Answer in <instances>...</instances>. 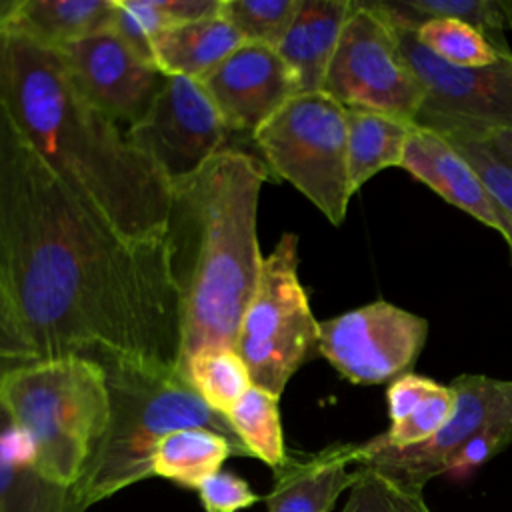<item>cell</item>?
Here are the masks:
<instances>
[{
    "label": "cell",
    "mask_w": 512,
    "mask_h": 512,
    "mask_svg": "<svg viewBox=\"0 0 512 512\" xmlns=\"http://www.w3.org/2000/svg\"><path fill=\"white\" fill-rule=\"evenodd\" d=\"M0 280L38 360L176 370L180 304L164 242H134L86 206L0 102Z\"/></svg>",
    "instance_id": "obj_1"
},
{
    "label": "cell",
    "mask_w": 512,
    "mask_h": 512,
    "mask_svg": "<svg viewBox=\"0 0 512 512\" xmlns=\"http://www.w3.org/2000/svg\"><path fill=\"white\" fill-rule=\"evenodd\" d=\"M0 102L44 162L118 234L164 242L170 182L84 96L56 50L0 30Z\"/></svg>",
    "instance_id": "obj_2"
},
{
    "label": "cell",
    "mask_w": 512,
    "mask_h": 512,
    "mask_svg": "<svg viewBox=\"0 0 512 512\" xmlns=\"http://www.w3.org/2000/svg\"><path fill=\"white\" fill-rule=\"evenodd\" d=\"M268 176L262 160L228 146L170 184L164 244L180 304L176 374L192 354L236 344L264 260L256 216Z\"/></svg>",
    "instance_id": "obj_3"
},
{
    "label": "cell",
    "mask_w": 512,
    "mask_h": 512,
    "mask_svg": "<svg viewBox=\"0 0 512 512\" xmlns=\"http://www.w3.org/2000/svg\"><path fill=\"white\" fill-rule=\"evenodd\" d=\"M0 408L30 442L36 470L76 486L108 426L106 370L86 356L10 364L0 372Z\"/></svg>",
    "instance_id": "obj_4"
},
{
    "label": "cell",
    "mask_w": 512,
    "mask_h": 512,
    "mask_svg": "<svg viewBox=\"0 0 512 512\" xmlns=\"http://www.w3.org/2000/svg\"><path fill=\"white\" fill-rule=\"evenodd\" d=\"M100 364L106 370L110 418L84 478L76 484L88 506L152 476L154 448L174 430L210 428L246 450L228 420L174 368L134 360Z\"/></svg>",
    "instance_id": "obj_5"
},
{
    "label": "cell",
    "mask_w": 512,
    "mask_h": 512,
    "mask_svg": "<svg viewBox=\"0 0 512 512\" xmlns=\"http://www.w3.org/2000/svg\"><path fill=\"white\" fill-rule=\"evenodd\" d=\"M268 172L290 182L330 224L340 226L352 198L346 108L326 92L292 96L252 136Z\"/></svg>",
    "instance_id": "obj_6"
},
{
    "label": "cell",
    "mask_w": 512,
    "mask_h": 512,
    "mask_svg": "<svg viewBox=\"0 0 512 512\" xmlns=\"http://www.w3.org/2000/svg\"><path fill=\"white\" fill-rule=\"evenodd\" d=\"M318 324L298 278V236L284 232L262 260L234 344L252 384L280 396L294 372L318 352Z\"/></svg>",
    "instance_id": "obj_7"
},
{
    "label": "cell",
    "mask_w": 512,
    "mask_h": 512,
    "mask_svg": "<svg viewBox=\"0 0 512 512\" xmlns=\"http://www.w3.org/2000/svg\"><path fill=\"white\" fill-rule=\"evenodd\" d=\"M322 92L344 108L416 118L422 86L406 64L396 28L378 0H352Z\"/></svg>",
    "instance_id": "obj_8"
},
{
    "label": "cell",
    "mask_w": 512,
    "mask_h": 512,
    "mask_svg": "<svg viewBox=\"0 0 512 512\" xmlns=\"http://www.w3.org/2000/svg\"><path fill=\"white\" fill-rule=\"evenodd\" d=\"M394 28L424 94L414 124L438 134L512 130V54L488 66H454L418 44L412 28Z\"/></svg>",
    "instance_id": "obj_9"
},
{
    "label": "cell",
    "mask_w": 512,
    "mask_h": 512,
    "mask_svg": "<svg viewBox=\"0 0 512 512\" xmlns=\"http://www.w3.org/2000/svg\"><path fill=\"white\" fill-rule=\"evenodd\" d=\"M428 320L376 300L318 324V354L360 386L394 382L418 360Z\"/></svg>",
    "instance_id": "obj_10"
},
{
    "label": "cell",
    "mask_w": 512,
    "mask_h": 512,
    "mask_svg": "<svg viewBox=\"0 0 512 512\" xmlns=\"http://www.w3.org/2000/svg\"><path fill=\"white\" fill-rule=\"evenodd\" d=\"M228 132L198 80L168 76L150 110L126 130V136L172 184L228 148Z\"/></svg>",
    "instance_id": "obj_11"
},
{
    "label": "cell",
    "mask_w": 512,
    "mask_h": 512,
    "mask_svg": "<svg viewBox=\"0 0 512 512\" xmlns=\"http://www.w3.org/2000/svg\"><path fill=\"white\" fill-rule=\"evenodd\" d=\"M450 386L456 392V408L432 438L410 448H392L378 434L362 442L360 464L422 490L428 480L446 474L450 460L494 414L512 404V380L462 374Z\"/></svg>",
    "instance_id": "obj_12"
},
{
    "label": "cell",
    "mask_w": 512,
    "mask_h": 512,
    "mask_svg": "<svg viewBox=\"0 0 512 512\" xmlns=\"http://www.w3.org/2000/svg\"><path fill=\"white\" fill-rule=\"evenodd\" d=\"M76 86L126 130L150 110L166 74L132 52L112 30L54 48Z\"/></svg>",
    "instance_id": "obj_13"
},
{
    "label": "cell",
    "mask_w": 512,
    "mask_h": 512,
    "mask_svg": "<svg viewBox=\"0 0 512 512\" xmlns=\"http://www.w3.org/2000/svg\"><path fill=\"white\" fill-rule=\"evenodd\" d=\"M198 82L226 128L250 138L292 96L300 94L296 78L278 50L256 42H242Z\"/></svg>",
    "instance_id": "obj_14"
},
{
    "label": "cell",
    "mask_w": 512,
    "mask_h": 512,
    "mask_svg": "<svg viewBox=\"0 0 512 512\" xmlns=\"http://www.w3.org/2000/svg\"><path fill=\"white\" fill-rule=\"evenodd\" d=\"M400 168L424 182L448 204L496 230L508 244L512 260V216L496 202L474 166L444 136L414 124Z\"/></svg>",
    "instance_id": "obj_15"
},
{
    "label": "cell",
    "mask_w": 512,
    "mask_h": 512,
    "mask_svg": "<svg viewBox=\"0 0 512 512\" xmlns=\"http://www.w3.org/2000/svg\"><path fill=\"white\" fill-rule=\"evenodd\" d=\"M362 444L338 442L302 458H286L274 470L268 512H330L356 480L350 464L362 462Z\"/></svg>",
    "instance_id": "obj_16"
},
{
    "label": "cell",
    "mask_w": 512,
    "mask_h": 512,
    "mask_svg": "<svg viewBox=\"0 0 512 512\" xmlns=\"http://www.w3.org/2000/svg\"><path fill=\"white\" fill-rule=\"evenodd\" d=\"M352 0H300L276 50L292 70L298 92H320Z\"/></svg>",
    "instance_id": "obj_17"
},
{
    "label": "cell",
    "mask_w": 512,
    "mask_h": 512,
    "mask_svg": "<svg viewBox=\"0 0 512 512\" xmlns=\"http://www.w3.org/2000/svg\"><path fill=\"white\" fill-rule=\"evenodd\" d=\"M114 6V0L0 2V30L54 50L110 30Z\"/></svg>",
    "instance_id": "obj_18"
},
{
    "label": "cell",
    "mask_w": 512,
    "mask_h": 512,
    "mask_svg": "<svg viewBox=\"0 0 512 512\" xmlns=\"http://www.w3.org/2000/svg\"><path fill=\"white\" fill-rule=\"evenodd\" d=\"M76 486H62L34 466L30 442L0 408V512H86Z\"/></svg>",
    "instance_id": "obj_19"
},
{
    "label": "cell",
    "mask_w": 512,
    "mask_h": 512,
    "mask_svg": "<svg viewBox=\"0 0 512 512\" xmlns=\"http://www.w3.org/2000/svg\"><path fill=\"white\" fill-rule=\"evenodd\" d=\"M242 42L236 28L218 14L160 30L152 54L162 74L202 80Z\"/></svg>",
    "instance_id": "obj_20"
},
{
    "label": "cell",
    "mask_w": 512,
    "mask_h": 512,
    "mask_svg": "<svg viewBox=\"0 0 512 512\" xmlns=\"http://www.w3.org/2000/svg\"><path fill=\"white\" fill-rule=\"evenodd\" d=\"M412 120L398 116L346 108L348 178L352 196L380 170L400 166Z\"/></svg>",
    "instance_id": "obj_21"
},
{
    "label": "cell",
    "mask_w": 512,
    "mask_h": 512,
    "mask_svg": "<svg viewBox=\"0 0 512 512\" xmlns=\"http://www.w3.org/2000/svg\"><path fill=\"white\" fill-rule=\"evenodd\" d=\"M228 456H248V452L210 428H182L156 444L150 470L152 476L198 490L208 476L220 472Z\"/></svg>",
    "instance_id": "obj_22"
},
{
    "label": "cell",
    "mask_w": 512,
    "mask_h": 512,
    "mask_svg": "<svg viewBox=\"0 0 512 512\" xmlns=\"http://www.w3.org/2000/svg\"><path fill=\"white\" fill-rule=\"evenodd\" d=\"M388 18L416 28L430 18H454L486 36L498 52H512L504 32L512 28V0H378Z\"/></svg>",
    "instance_id": "obj_23"
},
{
    "label": "cell",
    "mask_w": 512,
    "mask_h": 512,
    "mask_svg": "<svg viewBox=\"0 0 512 512\" xmlns=\"http://www.w3.org/2000/svg\"><path fill=\"white\" fill-rule=\"evenodd\" d=\"M196 394L218 414H226L252 386L250 372L234 348L214 346L192 354L178 370Z\"/></svg>",
    "instance_id": "obj_24"
},
{
    "label": "cell",
    "mask_w": 512,
    "mask_h": 512,
    "mask_svg": "<svg viewBox=\"0 0 512 512\" xmlns=\"http://www.w3.org/2000/svg\"><path fill=\"white\" fill-rule=\"evenodd\" d=\"M278 398L280 396L252 384L248 392L236 402V406L226 414L228 424L248 454L274 470L288 458Z\"/></svg>",
    "instance_id": "obj_25"
},
{
    "label": "cell",
    "mask_w": 512,
    "mask_h": 512,
    "mask_svg": "<svg viewBox=\"0 0 512 512\" xmlns=\"http://www.w3.org/2000/svg\"><path fill=\"white\" fill-rule=\"evenodd\" d=\"M414 34L418 44L454 66H488L504 56L484 34L454 18L424 20L414 28Z\"/></svg>",
    "instance_id": "obj_26"
},
{
    "label": "cell",
    "mask_w": 512,
    "mask_h": 512,
    "mask_svg": "<svg viewBox=\"0 0 512 512\" xmlns=\"http://www.w3.org/2000/svg\"><path fill=\"white\" fill-rule=\"evenodd\" d=\"M342 512H432L422 490L406 486L376 468H356V480Z\"/></svg>",
    "instance_id": "obj_27"
},
{
    "label": "cell",
    "mask_w": 512,
    "mask_h": 512,
    "mask_svg": "<svg viewBox=\"0 0 512 512\" xmlns=\"http://www.w3.org/2000/svg\"><path fill=\"white\" fill-rule=\"evenodd\" d=\"M300 0H222L220 16L230 22L244 42L278 46Z\"/></svg>",
    "instance_id": "obj_28"
},
{
    "label": "cell",
    "mask_w": 512,
    "mask_h": 512,
    "mask_svg": "<svg viewBox=\"0 0 512 512\" xmlns=\"http://www.w3.org/2000/svg\"><path fill=\"white\" fill-rule=\"evenodd\" d=\"M456 408V392L448 384H434V388L412 408V412L400 422L380 434V438L392 448H410L432 438L452 416Z\"/></svg>",
    "instance_id": "obj_29"
},
{
    "label": "cell",
    "mask_w": 512,
    "mask_h": 512,
    "mask_svg": "<svg viewBox=\"0 0 512 512\" xmlns=\"http://www.w3.org/2000/svg\"><path fill=\"white\" fill-rule=\"evenodd\" d=\"M440 136L474 166L496 202L512 216V166L478 134L444 132Z\"/></svg>",
    "instance_id": "obj_30"
},
{
    "label": "cell",
    "mask_w": 512,
    "mask_h": 512,
    "mask_svg": "<svg viewBox=\"0 0 512 512\" xmlns=\"http://www.w3.org/2000/svg\"><path fill=\"white\" fill-rule=\"evenodd\" d=\"M512 444V404L494 414L450 460L446 474L456 480L468 478L476 468Z\"/></svg>",
    "instance_id": "obj_31"
},
{
    "label": "cell",
    "mask_w": 512,
    "mask_h": 512,
    "mask_svg": "<svg viewBox=\"0 0 512 512\" xmlns=\"http://www.w3.org/2000/svg\"><path fill=\"white\" fill-rule=\"evenodd\" d=\"M222 0H122L156 36L160 30L220 14Z\"/></svg>",
    "instance_id": "obj_32"
},
{
    "label": "cell",
    "mask_w": 512,
    "mask_h": 512,
    "mask_svg": "<svg viewBox=\"0 0 512 512\" xmlns=\"http://www.w3.org/2000/svg\"><path fill=\"white\" fill-rule=\"evenodd\" d=\"M198 496L206 512H238L254 506L260 496L232 472H216L198 486Z\"/></svg>",
    "instance_id": "obj_33"
},
{
    "label": "cell",
    "mask_w": 512,
    "mask_h": 512,
    "mask_svg": "<svg viewBox=\"0 0 512 512\" xmlns=\"http://www.w3.org/2000/svg\"><path fill=\"white\" fill-rule=\"evenodd\" d=\"M30 360H38L36 348L32 346L0 280V364H20Z\"/></svg>",
    "instance_id": "obj_34"
},
{
    "label": "cell",
    "mask_w": 512,
    "mask_h": 512,
    "mask_svg": "<svg viewBox=\"0 0 512 512\" xmlns=\"http://www.w3.org/2000/svg\"><path fill=\"white\" fill-rule=\"evenodd\" d=\"M434 384L436 380L420 374H412V372H406L394 382H390L386 390L390 424L406 418L412 412V408L434 388Z\"/></svg>",
    "instance_id": "obj_35"
},
{
    "label": "cell",
    "mask_w": 512,
    "mask_h": 512,
    "mask_svg": "<svg viewBox=\"0 0 512 512\" xmlns=\"http://www.w3.org/2000/svg\"><path fill=\"white\" fill-rule=\"evenodd\" d=\"M478 136H482L500 154V158H504L512 166V130H492Z\"/></svg>",
    "instance_id": "obj_36"
},
{
    "label": "cell",
    "mask_w": 512,
    "mask_h": 512,
    "mask_svg": "<svg viewBox=\"0 0 512 512\" xmlns=\"http://www.w3.org/2000/svg\"><path fill=\"white\" fill-rule=\"evenodd\" d=\"M6 366H10V364H0V372H2Z\"/></svg>",
    "instance_id": "obj_37"
}]
</instances>
